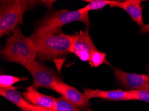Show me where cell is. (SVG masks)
<instances>
[{
	"label": "cell",
	"mask_w": 149,
	"mask_h": 111,
	"mask_svg": "<svg viewBox=\"0 0 149 111\" xmlns=\"http://www.w3.org/2000/svg\"><path fill=\"white\" fill-rule=\"evenodd\" d=\"M29 38L34 46L38 59L48 61L62 57L70 53L74 34L33 33Z\"/></svg>",
	"instance_id": "1"
},
{
	"label": "cell",
	"mask_w": 149,
	"mask_h": 111,
	"mask_svg": "<svg viewBox=\"0 0 149 111\" xmlns=\"http://www.w3.org/2000/svg\"><path fill=\"white\" fill-rule=\"evenodd\" d=\"M4 59L26 66L37 57L36 49L29 37H26L18 26L7 39L1 51Z\"/></svg>",
	"instance_id": "2"
},
{
	"label": "cell",
	"mask_w": 149,
	"mask_h": 111,
	"mask_svg": "<svg viewBox=\"0 0 149 111\" xmlns=\"http://www.w3.org/2000/svg\"><path fill=\"white\" fill-rule=\"evenodd\" d=\"M74 21L82 22L88 28L90 25L88 13L82 12L80 9L74 11H69L65 9L53 11L40 20L34 33H60L63 26Z\"/></svg>",
	"instance_id": "3"
},
{
	"label": "cell",
	"mask_w": 149,
	"mask_h": 111,
	"mask_svg": "<svg viewBox=\"0 0 149 111\" xmlns=\"http://www.w3.org/2000/svg\"><path fill=\"white\" fill-rule=\"evenodd\" d=\"M28 1L19 0L1 1L0 3V36L12 35L14 29L23 25V16Z\"/></svg>",
	"instance_id": "4"
},
{
	"label": "cell",
	"mask_w": 149,
	"mask_h": 111,
	"mask_svg": "<svg viewBox=\"0 0 149 111\" xmlns=\"http://www.w3.org/2000/svg\"><path fill=\"white\" fill-rule=\"evenodd\" d=\"M24 67L32 76L33 83L31 86L35 89L48 88L52 90L56 83L62 81L53 70L36 60L29 63Z\"/></svg>",
	"instance_id": "5"
},
{
	"label": "cell",
	"mask_w": 149,
	"mask_h": 111,
	"mask_svg": "<svg viewBox=\"0 0 149 111\" xmlns=\"http://www.w3.org/2000/svg\"><path fill=\"white\" fill-rule=\"evenodd\" d=\"M96 50L98 49L91 39L88 28L74 34L70 53L75 54L81 61H89L92 53Z\"/></svg>",
	"instance_id": "6"
},
{
	"label": "cell",
	"mask_w": 149,
	"mask_h": 111,
	"mask_svg": "<svg viewBox=\"0 0 149 111\" xmlns=\"http://www.w3.org/2000/svg\"><path fill=\"white\" fill-rule=\"evenodd\" d=\"M116 80L129 90L148 89L149 75L126 72L119 69H114Z\"/></svg>",
	"instance_id": "7"
},
{
	"label": "cell",
	"mask_w": 149,
	"mask_h": 111,
	"mask_svg": "<svg viewBox=\"0 0 149 111\" xmlns=\"http://www.w3.org/2000/svg\"><path fill=\"white\" fill-rule=\"evenodd\" d=\"M52 90L58 92L67 101L78 106L79 108H86L88 106L89 99L85 96L84 94L78 91L74 87L67 85L63 81L56 83Z\"/></svg>",
	"instance_id": "8"
},
{
	"label": "cell",
	"mask_w": 149,
	"mask_h": 111,
	"mask_svg": "<svg viewBox=\"0 0 149 111\" xmlns=\"http://www.w3.org/2000/svg\"><path fill=\"white\" fill-rule=\"evenodd\" d=\"M85 96L88 99L100 98L110 101H130L133 100L132 95L130 90H102L99 89H84Z\"/></svg>",
	"instance_id": "9"
},
{
	"label": "cell",
	"mask_w": 149,
	"mask_h": 111,
	"mask_svg": "<svg viewBox=\"0 0 149 111\" xmlns=\"http://www.w3.org/2000/svg\"><path fill=\"white\" fill-rule=\"evenodd\" d=\"M141 2L142 1L140 0H127L125 1H115L110 6L112 8L123 9L130 15L133 21L142 28L144 24L143 17V9L141 5Z\"/></svg>",
	"instance_id": "10"
},
{
	"label": "cell",
	"mask_w": 149,
	"mask_h": 111,
	"mask_svg": "<svg viewBox=\"0 0 149 111\" xmlns=\"http://www.w3.org/2000/svg\"><path fill=\"white\" fill-rule=\"evenodd\" d=\"M24 97L31 105L39 107L54 109L55 108L56 99L38 92L32 86L28 87L24 92Z\"/></svg>",
	"instance_id": "11"
},
{
	"label": "cell",
	"mask_w": 149,
	"mask_h": 111,
	"mask_svg": "<svg viewBox=\"0 0 149 111\" xmlns=\"http://www.w3.org/2000/svg\"><path fill=\"white\" fill-rule=\"evenodd\" d=\"M0 94L16 105L22 111H32L33 105L27 101L14 87L0 88Z\"/></svg>",
	"instance_id": "12"
},
{
	"label": "cell",
	"mask_w": 149,
	"mask_h": 111,
	"mask_svg": "<svg viewBox=\"0 0 149 111\" xmlns=\"http://www.w3.org/2000/svg\"><path fill=\"white\" fill-rule=\"evenodd\" d=\"M88 1L89 3L86 6L80 9V11L84 13H89L90 11L100 10L104 8L108 5H112L115 1L114 0H90Z\"/></svg>",
	"instance_id": "13"
},
{
	"label": "cell",
	"mask_w": 149,
	"mask_h": 111,
	"mask_svg": "<svg viewBox=\"0 0 149 111\" xmlns=\"http://www.w3.org/2000/svg\"><path fill=\"white\" fill-rule=\"evenodd\" d=\"M54 110L56 111H80L78 106L67 101L63 97L56 99Z\"/></svg>",
	"instance_id": "14"
},
{
	"label": "cell",
	"mask_w": 149,
	"mask_h": 111,
	"mask_svg": "<svg viewBox=\"0 0 149 111\" xmlns=\"http://www.w3.org/2000/svg\"><path fill=\"white\" fill-rule=\"evenodd\" d=\"M28 79L26 77H18L12 75L2 74L0 77V88H10L13 87V85L18 82L28 81Z\"/></svg>",
	"instance_id": "15"
},
{
	"label": "cell",
	"mask_w": 149,
	"mask_h": 111,
	"mask_svg": "<svg viewBox=\"0 0 149 111\" xmlns=\"http://www.w3.org/2000/svg\"><path fill=\"white\" fill-rule=\"evenodd\" d=\"M107 57L106 53L96 50L94 51L90 56L89 60V64L92 67H98L105 61V59Z\"/></svg>",
	"instance_id": "16"
},
{
	"label": "cell",
	"mask_w": 149,
	"mask_h": 111,
	"mask_svg": "<svg viewBox=\"0 0 149 111\" xmlns=\"http://www.w3.org/2000/svg\"><path fill=\"white\" fill-rule=\"evenodd\" d=\"M133 97V100H139L149 103V89H141L130 90Z\"/></svg>",
	"instance_id": "17"
},
{
	"label": "cell",
	"mask_w": 149,
	"mask_h": 111,
	"mask_svg": "<svg viewBox=\"0 0 149 111\" xmlns=\"http://www.w3.org/2000/svg\"><path fill=\"white\" fill-rule=\"evenodd\" d=\"M149 32V23L144 25V26L142 27L139 30V33L141 34H146Z\"/></svg>",
	"instance_id": "18"
},
{
	"label": "cell",
	"mask_w": 149,
	"mask_h": 111,
	"mask_svg": "<svg viewBox=\"0 0 149 111\" xmlns=\"http://www.w3.org/2000/svg\"><path fill=\"white\" fill-rule=\"evenodd\" d=\"M32 111H56V110L54 109H49V108H46L39 107V106H33V107L32 108Z\"/></svg>",
	"instance_id": "19"
},
{
	"label": "cell",
	"mask_w": 149,
	"mask_h": 111,
	"mask_svg": "<svg viewBox=\"0 0 149 111\" xmlns=\"http://www.w3.org/2000/svg\"></svg>",
	"instance_id": "20"
}]
</instances>
